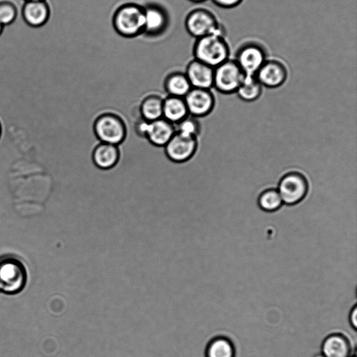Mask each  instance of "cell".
Instances as JSON below:
<instances>
[{
  "label": "cell",
  "mask_w": 357,
  "mask_h": 357,
  "mask_svg": "<svg viewBox=\"0 0 357 357\" xmlns=\"http://www.w3.org/2000/svg\"><path fill=\"white\" fill-rule=\"evenodd\" d=\"M140 136L145 137L149 142L158 147H164L176 132L173 123L164 118L147 121L142 119L136 126Z\"/></svg>",
  "instance_id": "9"
},
{
  "label": "cell",
  "mask_w": 357,
  "mask_h": 357,
  "mask_svg": "<svg viewBox=\"0 0 357 357\" xmlns=\"http://www.w3.org/2000/svg\"><path fill=\"white\" fill-rule=\"evenodd\" d=\"M312 357H324L321 353L316 354Z\"/></svg>",
  "instance_id": "29"
},
{
  "label": "cell",
  "mask_w": 357,
  "mask_h": 357,
  "mask_svg": "<svg viewBox=\"0 0 357 357\" xmlns=\"http://www.w3.org/2000/svg\"><path fill=\"white\" fill-rule=\"evenodd\" d=\"M257 204L262 211L272 213L279 210L283 202L277 188H268L259 194Z\"/></svg>",
  "instance_id": "23"
},
{
  "label": "cell",
  "mask_w": 357,
  "mask_h": 357,
  "mask_svg": "<svg viewBox=\"0 0 357 357\" xmlns=\"http://www.w3.org/2000/svg\"><path fill=\"white\" fill-rule=\"evenodd\" d=\"M245 74L234 59H228L214 68L213 85L222 93L236 92Z\"/></svg>",
  "instance_id": "7"
},
{
  "label": "cell",
  "mask_w": 357,
  "mask_h": 357,
  "mask_svg": "<svg viewBox=\"0 0 357 357\" xmlns=\"http://www.w3.org/2000/svg\"><path fill=\"white\" fill-rule=\"evenodd\" d=\"M185 26L188 33L196 38L210 34L224 36L223 26L214 13L204 7L192 10L187 16Z\"/></svg>",
  "instance_id": "6"
},
{
  "label": "cell",
  "mask_w": 357,
  "mask_h": 357,
  "mask_svg": "<svg viewBox=\"0 0 357 357\" xmlns=\"http://www.w3.org/2000/svg\"><path fill=\"white\" fill-rule=\"evenodd\" d=\"M16 16V10L13 5L8 2L0 3V23L6 25L11 23Z\"/></svg>",
  "instance_id": "25"
},
{
  "label": "cell",
  "mask_w": 357,
  "mask_h": 357,
  "mask_svg": "<svg viewBox=\"0 0 357 357\" xmlns=\"http://www.w3.org/2000/svg\"><path fill=\"white\" fill-rule=\"evenodd\" d=\"M144 12V32L159 35L165 31L169 24V15L165 6L151 3L143 6Z\"/></svg>",
  "instance_id": "13"
},
{
  "label": "cell",
  "mask_w": 357,
  "mask_h": 357,
  "mask_svg": "<svg viewBox=\"0 0 357 357\" xmlns=\"http://www.w3.org/2000/svg\"><path fill=\"white\" fill-rule=\"evenodd\" d=\"M183 98L189 114L197 118L209 114L215 103L211 89L192 88Z\"/></svg>",
  "instance_id": "11"
},
{
  "label": "cell",
  "mask_w": 357,
  "mask_h": 357,
  "mask_svg": "<svg viewBox=\"0 0 357 357\" xmlns=\"http://www.w3.org/2000/svg\"><path fill=\"white\" fill-rule=\"evenodd\" d=\"M2 26H3V25L0 23V33H1V29H2Z\"/></svg>",
  "instance_id": "31"
},
{
  "label": "cell",
  "mask_w": 357,
  "mask_h": 357,
  "mask_svg": "<svg viewBox=\"0 0 357 357\" xmlns=\"http://www.w3.org/2000/svg\"><path fill=\"white\" fill-rule=\"evenodd\" d=\"M163 98L158 95L146 96L140 105V114L144 120L152 121L162 118Z\"/></svg>",
  "instance_id": "21"
},
{
  "label": "cell",
  "mask_w": 357,
  "mask_h": 357,
  "mask_svg": "<svg viewBox=\"0 0 357 357\" xmlns=\"http://www.w3.org/2000/svg\"><path fill=\"white\" fill-rule=\"evenodd\" d=\"M163 88L167 96L184 98L192 86L185 73L175 72L166 77Z\"/></svg>",
  "instance_id": "18"
},
{
  "label": "cell",
  "mask_w": 357,
  "mask_h": 357,
  "mask_svg": "<svg viewBox=\"0 0 357 357\" xmlns=\"http://www.w3.org/2000/svg\"><path fill=\"white\" fill-rule=\"evenodd\" d=\"M287 76L285 65L276 59H266L255 75L262 86L270 89L282 86Z\"/></svg>",
  "instance_id": "12"
},
{
  "label": "cell",
  "mask_w": 357,
  "mask_h": 357,
  "mask_svg": "<svg viewBox=\"0 0 357 357\" xmlns=\"http://www.w3.org/2000/svg\"><path fill=\"white\" fill-rule=\"evenodd\" d=\"M348 320L351 328L356 331L357 328V306L356 304L351 307L349 311Z\"/></svg>",
  "instance_id": "27"
},
{
  "label": "cell",
  "mask_w": 357,
  "mask_h": 357,
  "mask_svg": "<svg viewBox=\"0 0 357 357\" xmlns=\"http://www.w3.org/2000/svg\"><path fill=\"white\" fill-rule=\"evenodd\" d=\"M262 89V85L255 76H245L236 93L242 100L252 102L260 97Z\"/></svg>",
  "instance_id": "22"
},
{
  "label": "cell",
  "mask_w": 357,
  "mask_h": 357,
  "mask_svg": "<svg viewBox=\"0 0 357 357\" xmlns=\"http://www.w3.org/2000/svg\"><path fill=\"white\" fill-rule=\"evenodd\" d=\"M26 280L25 266L17 256L6 254L0 257V292L18 294L25 287Z\"/></svg>",
  "instance_id": "1"
},
{
  "label": "cell",
  "mask_w": 357,
  "mask_h": 357,
  "mask_svg": "<svg viewBox=\"0 0 357 357\" xmlns=\"http://www.w3.org/2000/svg\"><path fill=\"white\" fill-rule=\"evenodd\" d=\"M189 114L183 98L167 96L163 99L162 118L173 123H178Z\"/></svg>",
  "instance_id": "17"
},
{
  "label": "cell",
  "mask_w": 357,
  "mask_h": 357,
  "mask_svg": "<svg viewBox=\"0 0 357 357\" xmlns=\"http://www.w3.org/2000/svg\"><path fill=\"white\" fill-rule=\"evenodd\" d=\"M229 54V45L221 35H207L197 38L195 43V59L213 68L227 60Z\"/></svg>",
  "instance_id": "2"
},
{
  "label": "cell",
  "mask_w": 357,
  "mask_h": 357,
  "mask_svg": "<svg viewBox=\"0 0 357 357\" xmlns=\"http://www.w3.org/2000/svg\"><path fill=\"white\" fill-rule=\"evenodd\" d=\"M144 21V8L135 3L121 6L114 17L116 30L124 36H134L143 32Z\"/></svg>",
  "instance_id": "3"
},
{
  "label": "cell",
  "mask_w": 357,
  "mask_h": 357,
  "mask_svg": "<svg viewBox=\"0 0 357 357\" xmlns=\"http://www.w3.org/2000/svg\"><path fill=\"white\" fill-rule=\"evenodd\" d=\"M174 126L176 132L189 137L197 138L201 132V125L198 118L190 114Z\"/></svg>",
  "instance_id": "24"
},
{
  "label": "cell",
  "mask_w": 357,
  "mask_h": 357,
  "mask_svg": "<svg viewBox=\"0 0 357 357\" xmlns=\"http://www.w3.org/2000/svg\"><path fill=\"white\" fill-rule=\"evenodd\" d=\"M266 59L267 51L262 44L248 41L238 48L234 60L245 76H255Z\"/></svg>",
  "instance_id": "8"
},
{
  "label": "cell",
  "mask_w": 357,
  "mask_h": 357,
  "mask_svg": "<svg viewBox=\"0 0 357 357\" xmlns=\"http://www.w3.org/2000/svg\"><path fill=\"white\" fill-rule=\"evenodd\" d=\"M277 190L283 204L294 206L302 202L307 196L309 182L303 173L291 171L281 177Z\"/></svg>",
  "instance_id": "5"
},
{
  "label": "cell",
  "mask_w": 357,
  "mask_h": 357,
  "mask_svg": "<svg viewBox=\"0 0 357 357\" xmlns=\"http://www.w3.org/2000/svg\"><path fill=\"white\" fill-rule=\"evenodd\" d=\"M93 131L100 142L118 146L126 139V126L123 120L113 113H103L93 123Z\"/></svg>",
  "instance_id": "4"
},
{
  "label": "cell",
  "mask_w": 357,
  "mask_h": 357,
  "mask_svg": "<svg viewBox=\"0 0 357 357\" xmlns=\"http://www.w3.org/2000/svg\"><path fill=\"white\" fill-rule=\"evenodd\" d=\"M26 1H41L44 0H26Z\"/></svg>",
  "instance_id": "30"
},
{
  "label": "cell",
  "mask_w": 357,
  "mask_h": 357,
  "mask_svg": "<svg viewBox=\"0 0 357 357\" xmlns=\"http://www.w3.org/2000/svg\"><path fill=\"white\" fill-rule=\"evenodd\" d=\"M192 2L197 3H203L206 2L208 0H190Z\"/></svg>",
  "instance_id": "28"
},
{
  "label": "cell",
  "mask_w": 357,
  "mask_h": 357,
  "mask_svg": "<svg viewBox=\"0 0 357 357\" xmlns=\"http://www.w3.org/2000/svg\"><path fill=\"white\" fill-rule=\"evenodd\" d=\"M206 357H235L236 348L229 337L218 335L212 338L208 343Z\"/></svg>",
  "instance_id": "20"
},
{
  "label": "cell",
  "mask_w": 357,
  "mask_h": 357,
  "mask_svg": "<svg viewBox=\"0 0 357 357\" xmlns=\"http://www.w3.org/2000/svg\"><path fill=\"white\" fill-rule=\"evenodd\" d=\"M212 2L223 8H231L238 6L243 0H211Z\"/></svg>",
  "instance_id": "26"
},
{
  "label": "cell",
  "mask_w": 357,
  "mask_h": 357,
  "mask_svg": "<svg viewBox=\"0 0 357 357\" xmlns=\"http://www.w3.org/2000/svg\"><path fill=\"white\" fill-rule=\"evenodd\" d=\"M120 151L118 146L100 142L93 149L92 160L94 165L101 169L113 168L119 162Z\"/></svg>",
  "instance_id": "16"
},
{
  "label": "cell",
  "mask_w": 357,
  "mask_h": 357,
  "mask_svg": "<svg viewBox=\"0 0 357 357\" xmlns=\"http://www.w3.org/2000/svg\"><path fill=\"white\" fill-rule=\"evenodd\" d=\"M351 357H356V355L351 356Z\"/></svg>",
  "instance_id": "32"
},
{
  "label": "cell",
  "mask_w": 357,
  "mask_h": 357,
  "mask_svg": "<svg viewBox=\"0 0 357 357\" xmlns=\"http://www.w3.org/2000/svg\"><path fill=\"white\" fill-rule=\"evenodd\" d=\"M24 20L31 26L43 24L47 20L49 10L45 1H26L22 9Z\"/></svg>",
  "instance_id": "19"
},
{
  "label": "cell",
  "mask_w": 357,
  "mask_h": 357,
  "mask_svg": "<svg viewBox=\"0 0 357 357\" xmlns=\"http://www.w3.org/2000/svg\"><path fill=\"white\" fill-rule=\"evenodd\" d=\"M192 88L211 89L213 85L214 68L197 59L192 61L185 73Z\"/></svg>",
  "instance_id": "14"
},
{
  "label": "cell",
  "mask_w": 357,
  "mask_h": 357,
  "mask_svg": "<svg viewBox=\"0 0 357 357\" xmlns=\"http://www.w3.org/2000/svg\"><path fill=\"white\" fill-rule=\"evenodd\" d=\"M321 351L324 357H351L352 346L347 335L335 332L324 338Z\"/></svg>",
  "instance_id": "15"
},
{
  "label": "cell",
  "mask_w": 357,
  "mask_h": 357,
  "mask_svg": "<svg viewBox=\"0 0 357 357\" xmlns=\"http://www.w3.org/2000/svg\"><path fill=\"white\" fill-rule=\"evenodd\" d=\"M197 138L175 132L164 146L167 157L172 161L182 163L189 160L197 151Z\"/></svg>",
  "instance_id": "10"
}]
</instances>
